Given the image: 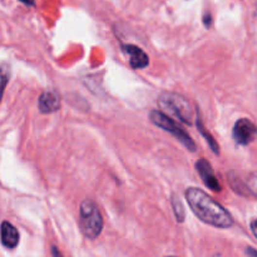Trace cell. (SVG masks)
I'll return each mask as SVG.
<instances>
[{"label":"cell","mask_w":257,"mask_h":257,"mask_svg":"<svg viewBox=\"0 0 257 257\" xmlns=\"http://www.w3.org/2000/svg\"><path fill=\"white\" fill-rule=\"evenodd\" d=\"M197 128L200 129L201 135L204 136V137H205V139H206V141L208 142L209 147H211V148H212V151H213V152H215L216 154H219V153H220V150H219V144H217V142H216L215 139H213V138H212V136L209 135L208 132H207L206 129L204 128V124H202V122H201L200 120H197Z\"/></svg>","instance_id":"11"},{"label":"cell","mask_w":257,"mask_h":257,"mask_svg":"<svg viewBox=\"0 0 257 257\" xmlns=\"http://www.w3.org/2000/svg\"><path fill=\"white\" fill-rule=\"evenodd\" d=\"M185 196L192 212L205 223L219 228H228L233 224V220L228 211L202 189L191 187L186 189Z\"/></svg>","instance_id":"1"},{"label":"cell","mask_w":257,"mask_h":257,"mask_svg":"<svg viewBox=\"0 0 257 257\" xmlns=\"http://www.w3.org/2000/svg\"><path fill=\"white\" fill-rule=\"evenodd\" d=\"M246 254L252 255V256H257V251H255V250H252V248H248L247 251H246Z\"/></svg>","instance_id":"17"},{"label":"cell","mask_w":257,"mask_h":257,"mask_svg":"<svg viewBox=\"0 0 257 257\" xmlns=\"http://www.w3.org/2000/svg\"><path fill=\"white\" fill-rule=\"evenodd\" d=\"M248 188L257 197V172L252 173L248 178Z\"/></svg>","instance_id":"13"},{"label":"cell","mask_w":257,"mask_h":257,"mask_svg":"<svg viewBox=\"0 0 257 257\" xmlns=\"http://www.w3.org/2000/svg\"><path fill=\"white\" fill-rule=\"evenodd\" d=\"M172 202H173V211L174 215H176V219L178 222L185 221V208H183V205L180 200L177 197L172 198Z\"/></svg>","instance_id":"12"},{"label":"cell","mask_w":257,"mask_h":257,"mask_svg":"<svg viewBox=\"0 0 257 257\" xmlns=\"http://www.w3.org/2000/svg\"><path fill=\"white\" fill-rule=\"evenodd\" d=\"M79 226L84 237L96 240L103 228V217L92 200H84L79 208Z\"/></svg>","instance_id":"2"},{"label":"cell","mask_w":257,"mask_h":257,"mask_svg":"<svg viewBox=\"0 0 257 257\" xmlns=\"http://www.w3.org/2000/svg\"><path fill=\"white\" fill-rule=\"evenodd\" d=\"M251 231L255 235V237L257 239V220H255V221L251 223Z\"/></svg>","instance_id":"15"},{"label":"cell","mask_w":257,"mask_h":257,"mask_svg":"<svg viewBox=\"0 0 257 257\" xmlns=\"http://www.w3.org/2000/svg\"><path fill=\"white\" fill-rule=\"evenodd\" d=\"M211 24H212V18L209 14H206L205 15V25H206V28H209Z\"/></svg>","instance_id":"14"},{"label":"cell","mask_w":257,"mask_h":257,"mask_svg":"<svg viewBox=\"0 0 257 257\" xmlns=\"http://www.w3.org/2000/svg\"><path fill=\"white\" fill-rule=\"evenodd\" d=\"M1 243L8 248H14L19 243V232L10 222L4 221L0 228Z\"/></svg>","instance_id":"9"},{"label":"cell","mask_w":257,"mask_h":257,"mask_svg":"<svg viewBox=\"0 0 257 257\" xmlns=\"http://www.w3.org/2000/svg\"><path fill=\"white\" fill-rule=\"evenodd\" d=\"M150 118L153 124H155V126H158L159 128L165 129V131L172 133L187 150L191 151V152L196 151V144H194L193 139H192L188 133H187L182 127L178 126L168 114L162 113V112L159 111H152L150 114Z\"/></svg>","instance_id":"4"},{"label":"cell","mask_w":257,"mask_h":257,"mask_svg":"<svg viewBox=\"0 0 257 257\" xmlns=\"http://www.w3.org/2000/svg\"><path fill=\"white\" fill-rule=\"evenodd\" d=\"M159 107L170 117H176L182 123L191 124L193 120V109L187 99L173 92L162 93L158 98Z\"/></svg>","instance_id":"3"},{"label":"cell","mask_w":257,"mask_h":257,"mask_svg":"<svg viewBox=\"0 0 257 257\" xmlns=\"http://www.w3.org/2000/svg\"><path fill=\"white\" fill-rule=\"evenodd\" d=\"M39 111L42 113H53L60 108V97L54 90H47L39 97Z\"/></svg>","instance_id":"8"},{"label":"cell","mask_w":257,"mask_h":257,"mask_svg":"<svg viewBox=\"0 0 257 257\" xmlns=\"http://www.w3.org/2000/svg\"><path fill=\"white\" fill-rule=\"evenodd\" d=\"M20 1L23 4H25V5H29V6L34 5V0H20Z\"/></svg>","instance_id":"16"},{"label":"cell","mask_w":257,"mask_h":257,"mask_svg":"<svg viewBox=\"0 0 257 257\" xmlns=\"http://www.w3.org/2000/svg\"><path fill=\"white\" fill-rule=\"evenodd\" d=\"M196 171L200 173L204 183L209 189H212L215 192L221 191V185H220V182L216 178L212 167H211V165H209L206 159H200V161L196 162Z\"/></svg>","instance_id":"6"},{"label":"cell","mask_w":257,"mask_h":257,"mask_svg":"<svg viewBox=\"0 0 257 257\" xmlns=\"http://www.w3.org/2000/svg\"><path fill=\"white\" fill-rule=\"evenodd\" d=\"M233 139L241 146H247L257 138V127L247 118H241L233 126Z\"/></svg>","instance_id":"5"},{"label":"cell","mask_w":257,"mask_h":257,"mask_svg":"<svg viewBox=\"0 0 257 257\" xmlns=\"http://www.w3.org/2000/svg\"><path fill=\"white\" fill-rule=\"evenodd\" d=\"M10 77V67L8 63H0V101L3 98L4 90L6 84L9 82Z\"/></svg>","instance_id":"10"},{"label":"cell","mask_w":257,"mask_h":257,"mask_svg":"<svg viewBox=\"0 0 257 257\" xmlns=\"http://www.w3.org/2000/svg\"><path fill=\"white\" fill-rule=\"evenodd\" d=\"M123 51L129 55V64L133 69H143L150 63V58L139 47L133 44L123 45Z\"/></svg>","instance_id":"7"}]
</instances>
